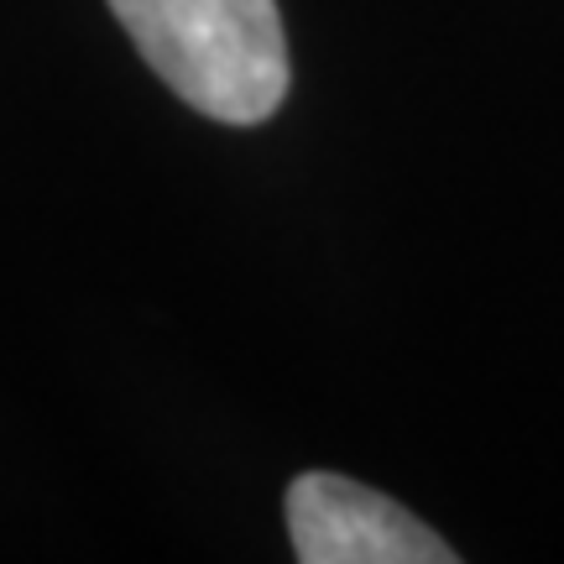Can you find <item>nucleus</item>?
I'll list each match as a JSON object with an SVG mask.
<instances>
[{"label": "nucleus", "mask_w": 564, "mask_h": 564, "mask_svg": "<svg viewBox=\"0 0 564 564\" xmlns=\"http://www.w3.org/2000/svg\"><path fill=\"white\" fill-rule=\"evenodd\" d=\"M147 68L188 110L220 126H262L288 100L278 0H110Z\"/></svg>", "instance_id": "1"}, {"label": "nucleus", "mask_w": 564, "mask_h": 564, "mask_svg": "<svg viewBox=\"0 0 564 564\" xmlns=\"http://www.w3.org/2000/svg\"><path fill=\"white\" fill-rule=\"evenodd\" d=\"M288 539L303 564H455L460 554L403 502L371 486L303 470L288 486Z\"/></svg>", "instance_id": "2"}]
</instances>
